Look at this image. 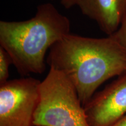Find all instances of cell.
Returning a JSON list of instances; mask_svg holds the SVG:
<instances>
[{"label": "cell", "mask_w": 126, "mask_h": 126, "mask_svg": "<svg viewBox=\"0 0 126 126\" xmlns=\"http://www.w3.org/2000/svg\"><path fill=\"white\" fill-rule=\"evenodd\" d=\"M46 62L71 82L85 106L102 83L126 72V50L109 36L70 33L51 47Z\"/></svg>", "instance_id": "cell-1"}, {"label": "cell", "mask_w": 126, "mask_h": 126, "mask_svg": "<svg viewBox=\"0 0 126 126\" xmlns=\"http://www.w3.org/2000/svg\"><path fill=\"white\" fill-rule=\"evenodd\" d=\"M70 22L51 3L41 4L33 18L0 21V47L20 75L42 74L47 50L70 33Z\"/></svg>", "instance_id": "cell-2"}, {"label": "cell", "mask_w": 126, "mask_h": 126, "mask_svg": "<svg viewBox=\"0 0 126 126\" xmlns=\"http://www.w3.org/2000/svg\"><path fill=\"white\" fill-rule=\"evenodd\" d=\"M40 94L33 126H89L75 86L62 72L50 68Z\"/></svg>", "instance_id": "cell-3"}, {"label": "cell", "mask_w": 126, "mask_h": 126, "mask_svg": "<svg viewBox=\"0 0 126 126\" xmlns=\"http://www.w3.org/2000/svg\"><path fill=\"white\" fill-rule=\"evenodd\" d=\"M41 81L32 77L0 84V126H33Z\"/></svg>", "instance_id": "cell-4"}, {"label": "cell", "mask_w": 126, "mask_h": 126, "mask_svg": "<svg viewBox=\"0 0 126 126\" xmlns=\"http://www.w3.org/2000/svg\"><path fill=\"white\" fill-rule=\"evenodd\" d=\"M89 126H111L126 113V72L94 94L84 106Z\"/></svg>", "instance_id": "cell-5"}, {"label": "cell", "mask_w": 126, "mask_h": 126, "mask_svg": "<svg viewBox=\"0 0 126 126\" xmlns=\"http://www.w3.org/2000/svg\"><path fill=\"white\" fill-rule=\"evenodd\" d=\"M78 6L108 36L118 29L126 13V0H80Z\"/></svg>", "instance_id": "cell-6"}, {"label": "cell", "mask_w": 126, "mask_h": 126, "mask_svg": "<svg viewBox=\"0 0 126 126\" xmlns=\"http://www.w3.org/2000/svg\"><path fill=\"white\" fill-rule=\"evenodd\" d=\"M12 64L10 56L0 47V84L7 82L9 77V67Z\"/></svg>", "instance_id": "cell-7"}, {"label": "cell", "mask_w": 126, "mask_h": 126, "mask_svg": "<svg viewBox=\"0 0 126 126\" xmlns=\"http://www.w3.org/2000/svg\"><path fill=\"white\" fill-rule=\"evenodd\" d=\"M109 37L126 50V13L118 29Z\"/></svg>", "instance_id": "cell-8"}, {"label": "cell", "mask_w": 126, "mask_h": 126, "mask_svg": "<svg viewBox=\"0 0 126 126\" xmlns=\"http://www.w3.org/2000/svg\"><path fill=\"white\" fill-rule=\"evenodd\" d=\"M61 4L65 8L69 9L75 5H78L80 0H60Z\"/></svg>", "instance_id": "cell-9"}, {"label": "cell", "mask_w": 126, "mask_h": 126, "mask_svg": "<svg viewBox=\"0 0 126 126\" xmlns=\"http://www.w3.org/2000/svg\"><path fill=\"white\" fill-rule=\"evenodd\" d=\"M111 126H126V115Z\"/></svg>", "instance_id": "cell-10"}, {"label": "cell", "mask_w": 126, "mask_h": 126, "mask_svg": "<svg viewBox=\"0 0 126 126\" xmlns=\"http://www.w3.org/2000/svg\"></svg>", "instance_id": "cell-11"}]
</instances>
